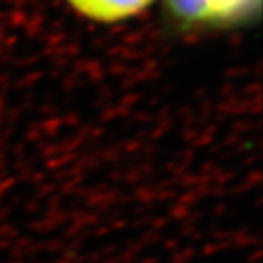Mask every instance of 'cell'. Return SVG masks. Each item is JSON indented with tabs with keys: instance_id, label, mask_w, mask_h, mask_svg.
<instances>
[{
	"instance_id": "2",
	"label": "cell",
	"mask_w": 263,
	"mask_h": 263,
	"mask_svg": "<svg viewBox=\"0 0 263 263\" xmlns=\"http://www.w3.org/2000/svg\"><path fill=\"white\" fill-rule=\"evenodd\" d=\"M72 9L89 21L115 24L144 12L154 0H67Z\"/></svg>"
},
{
	"instance_id": "1",
	"label": "cell",
	"mask_w": 263,
	"mask_h": 263,
	"mask_svg": "<svg viewBox=\"0 0 263 263\" xmlns=\"http://www.w3.org/2000/svg\"><path fill=\"white\" fill-rule=\"evenodd\" d=\"M260 17L261 0H162L164 28L176 34L246 28Z\"/></svg>"
}]
</instances>
